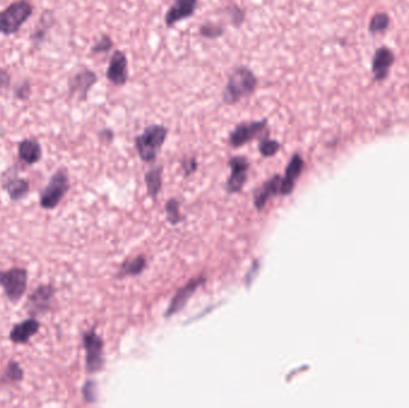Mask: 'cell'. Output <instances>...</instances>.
<instances>
[{
	"instance_id": "1",
	"label": "cell",
	"mask_w": 409,
	"mask_h": 408,
	"mask_svg": "<svg viewBox=\"0 0 409 408\" xmlns=\"http://www.w3.org/2000/svg\"><path fill=\"white\" fill-rule=\"evenodd\" d=\"M259 85V79L253 70L247 66H237L229 75L221 100L226 106H235L252 96Z\"/></svg>"
},
{
	"instance_id": "2",
	"label": "cell",
	"mask_w": 409,
	"mask_h": 408,
	"mask_svg": "<svg viewBox=\"0 0 409 408\" xmlns=\"http://www.w3.org/2000/svg\"><path fill=\"white\" fill-rule=\"evenodd\" d=\"M168 136V128L163 125H150L145 128L144 132L136 136V151L141 160L146 163L156 160L162 146L164 145Z\"/></svg>"
},
{
	"instance_id": "3",
	"label": "cell",
	"mask_w": 409,
	"mask_h": 408,
	"mask_svg": "<svg viewBox=\"0 0 409 408\" xmlns=\"http://www.w3.org/2000/svg\"><path fill=\"white\" fill-rule=\"evenodd\" d=\"M34 8L28 0H17L0 11V34L10 37L25 25V22L32 16Z\"/></svg>"
},
{
	"instance_id": "4",
	"label": "cell",
	"mask_w": 409,
	"mask_h": 408,
	"mask_svg": "<svg viewBox=\"0 0 409 408\" xmlns=\"http://www.w3.org/2000/svg\"><path fill=\"white\" fill-rule=\"evenodd\" d=\"M68 189H70V175L67 169L61 168L56 170L47 186L41 192V208L44 210H54L64 199Z\"/></svg>"
},
{
	"instance_id": "5",
	"label": "cell",
	"mask_w": 409,
	"mask_h": 408,
	"mask_svg": "<svg viewBox=\"0 0 409 408\" xmlns=\"http://www.w3.org/2000/svg\"><path fill=\"white\" fill-rule=\"evenodd\" d=\"M28 286V271L25 268L13 267L0 271V288L13 303L22 300Z\"/></svg>"
},
{
	"instance_id": "6",
	"label": "cell",
	"mask_w": 409,
	"mask_h": 408,
	"mask_svg": "<svg viewBox=\"0 0 409 408\" xmlns=\"http://www.w3.org/2000/svg\"><path fill=\"white\" fill-rule=\"evenodd\" d=\"M83 346L85 350V365L89 374H95L105 366L103 340L95 329H90L83 334Z\"/></svg>"
},
{
	"instance_id": "7",
	"label": "cell",
	"mask_w": 409,
	"mask_h": 408,
	"mask_svg": "<svg viewBox=\"0 0 409 408\" xmlns=\"http://www.w3.org/2000/svg\"><path fill=\"white\" fill-rule=\"evenodd\" d=\"M268 126V119H261V120L245 121L237 125L229 134V145L231 148H241L243 145L248 144L250 141L261 136L264 133L267 132Z\"/></svg>"
},
{
	"instance_id": "8",
	"label": "cell",
	"mask_w": 409,
	"mask_h": 408,
	"mask_svg": "<svg viewBox=\"0 0 409 408\" xmlns=\"http://www.w3.org/2000/svg\"><path fill=\"white\" fill-rule=\"evenodd\" d=\"M97 80L98 77L96 73L89 68H82L68 78V96L77 102H85Z\"/></svg>"
},
{
	"instance_id": "9",
	"label": "cell",
	"mask_w": 409,
	"mask_h": 408,
	"mask_svg": "<svg viewBox=\"0 0 409 408\" xmlns=\"http://www.w3.org/2000/svg\"><path fill=\"white\" fill-rule=\"evenodd\" d=\"M105 77L115 87H124L129 82V60L124 51L112 53Z\"/></svg>"
},
{
	"instance_id": "10",
	"label": "cell",
	"mask_w": 409,
	"mask_h": 408,
	"mask_svg": "<svg viewBox=\"0 0 409 408\" xmlns=\"http://www.w3.org/2000/svg\"><path fill=\"white\" fill-rule=\"evenodd\" d=\"M54 293H56V288L52 284L41 285L35 288L28 298L27 308H28L29 314L35 317L47 312L52 305Z\"/></svg>"
},
{
	"instance_id": "11",
	"label": "cell",
	"mask_w": 409,
	"mask_h": 408,
	"mask_svg": "<svg viewBox=\"0 0 409 408\" xmlns=\"http://www.w3.org/2000/svg\"><path fill=\"white\" fill-rule=\"evenodd\" d=\"M395 63V53L387 46H381L373 54L371 72L373 79L376 82H383L389 76L390 70Z\"/></svg>"
},
{
	"instance_id": "12",
	"label": "cell",
	"mask_w": 409,
	"mask_h": 408,
	"mask_svg": "<svg viewBox=\"0 0 409 408\" xmlns=\"http://www.w3.org/2000/svg\"><path fill=\"white\" fill-rule=\"evenodd\" d=\"M197 6L199 0H174L173 4L165 13V25L168 28H173L174 25L182 20H188L195 13Z\"/></svg>"
},
{
	"instance_id": "13",
	"label": "cell",
	"mask_w": 409,
	"mask_h": 408,
	"mask_svg": "<svg viewBox=\"0 0 409 408\" xmlns=\"http://www.w3.org/2000/svg\"><path fill=\"white\" fill-rule=\"evenodd\" d=\"M229 167L231 169V174L226 182V191L229 193L241 192L248 177V160L243 156L233 157L229 160Z\"/></svg>"
},
{
	"instance_id": "14",
	"label": "cell",
	"mask_w": 409,
	"mask_h": 408,
	"mask_svg": "<svg viewBox=\"0 0 409 408\" xmlns=\"http://www.w3.org/2000/svg\"><path fill=\"white\" fill-rule=\"evenodd\" d=\"M206 279L204 276H199V278H193L190 281L182 286V288L175 293L173 300L169 305V308L165 312V317H173L175 314L180 312L181 309H183L187 302L192 298L193 295L195 293L197 288H200L201 285L204 284Z\"/></svg>"
},
{
	"instance_id": "15",
	"label": "cell",
	"mask_w": 409,
	"mask_h": 408,
	"mask_svg": "<svg viewBox=\"0 0 409 408\" xmlns=\"http://www.w3.org/2000/svg\"><path fill=\"white\" fill-rule=\"evenodd\" d=\"M1 181H3V187L11 200H22L28 196L29 189H30L29 181L17 177L16 174H13L11 169H8V172H5L1 177Z\"/></svg>"
},
{
	"instance_id": "16",
	"label": "cell",
	"mask_w": 409,
	"mask_h": 408,
	"mask_svg": "<svg viewBox=\"0 0 409 408\" xmlns=\"http://www.w3.org/2000/svg\"><path fill=\"white\" fill-rule=\"evenodd\" d=\"M41 324L35 317H32L15 324L10 332V340L15 345H25L28 343L32 336L40 331Z\"/></svg>"
},
{
	"instance_id": "17",
	"label": "cell",
	"mask_w": 409,
	"mask_h": 408,
	"mask_svg": "<svg viewBox=\"0 0 409 408\" xmlns=\"http://www.w3.org/2000/svg\"><path fill=\"white\" fill-rule=\"evenodd\" d=\"M304 168V160L301 155H293L286 167L285 175L281 177L280 193L283 196H289L294 189L298 177H301V170Z\"/></svg>"
},
{
	"instance_id": "18",
	"label": "cell",
	"mask_w": 409,
	"mask_h": 408,
	"mask_svg": "<svg viewBox=\"0 0 409 408\" xmlns=\"http://www.w3.org/2000/svg\"><path fill=\"white\" fill-rule=\"evenodd\" d=\"M18 157L28 165H37L42 158V148L37 139L27 138L18 144Z\"/></svg>"
},
{
	"instance_id": "19",
	"label": "cell",
	"mask_w": 409,
	"mask_h": 408,
	"mask_svg": "<svg viewBox=\"0 0 409 408\" xmlns=\"http://www.w3.org/2000/svg\"><path fill=\"white\" fill-rule=\"evenodd\" d=\"M280 184L281 177L274 175V177H271L268 181H266L265 184L261 186L259 191L254 196V205H255V208L259 211L265 208L266 203L268 201L271 196H275L277 193H280Z\"/></svg>"
},
{
	"instance_id": "20",
	"label": "cell",
	"mask_w": 409,
	"mask_h": 408,
	"mask_svg": "<svg viewBox=\"0 0 409 408\" xmlns=\"http://www.w3.org/2000/svg\"><path fill=\"white\" fill-rule=\"evenodd\" d=\"M56 23V18H54V13L49 10H46L42 15H41L40 22L37 25V28L32 34V42L35 47H39L47 37V32L51 30L53 25Z\"/></svg>"
},
{
	"instance_id": "21",
	"label": "cell",
	"mask_w": 409,
	"mask_h": 408,
	"mask_svg": "<svg viewBox=\"0 0 409 408\" xmlns=\"http://www.w3.org/2000/svg\"><path fill=\"white\" fill-rule=\"evenodd\" d=\"M162 169L161 165H156L150 169L149 172L145 174V182L148 186V192L151 198H156L162 187Z\"/></svg>"
},
{
	"instance_id": "22",
	"label": "cell",
	"mask_w": 409,
	"mask_h": 408,
	"mask_svg": "<svg viewBox=\"0 0 409 408\" xmlns=\"http://www.w3.org/2000/svg\"><path fill=\"white\" fill-rule=\"evenodd\" d=\"M145 267H146V260L144 256H136L132 260L126 261L121 266L120 271L117 272V276L122 278L127 276H138L144 271Z\"/></svg>"
},
{
	"instance_id": "23",
	"label": "cell",
	"mask_w": 409,
	"mask_h": 408,
	"mask_svg": "<svg viewBox=\"0 0 409 408\" xmlns=\"http://www.w3.org/2000/svg\"><path fill=\"white\" fill-rule=\"evenodd\" d=\"M390 17L388 13H375L369 23V32L372 35H377L384 32L387 29L389 28Z\"/></svg>"
},
{
	"instance_id": "24",
	"label": "cell",
	"mask_w": 409,
	"mask_h": 408,
	"mask_svg": "<svg viewBox=\"0 0 409 408\" xmlns=\"http://www.w3.org/2000/svg\"><path fill=\"white\" fill-rule=\"evenodd\" d=\"M23 377H25V372H23V369L20 368V363H17L16 360H10L1 376V381L8 382V383H17L23 380Z\"/></svg>"
},
{
	"instance_id": "25",
	"label": "cell",
	"mask_w": 409,
	"mask_h": 408,
	"mask_svg": "<svg viewBox=\"0 0 409 408\" xmlns=\"http://www.w3.org/2000/svg\"><path fill=\"white\" fill-rule=\"evenodd\" d=\"M224 32L225 29L223 25L211 23V22L201 25L200 28H199V35L204 39H207V40L221 39L224 35Z\"/></svg>"
},
{
	"instance_id": "26",
	"label": "cell",
	"mask_w": 409,
	"mask_h": 408,
	"mask_svg": "<svg viewBox=\"0 0 409 408\" xmlns=\"http://www.w3.org/2000/svg\"><path fill=\"white\" fill-rule=\"evenodd\" d=\"M224 13L230 20V23L235 27V28H240L245 20V11L243 8L237 6V5L231 4L224 8Z\"/></svg>"
},
{
	"instance_id": "27",
	"label": "cell",
	"mask_w": 409,
	"mask_h": 408,
	"mask_svg": "<svg viewBox=\"0 0 409 408\" xmlns=\"http://www.w3.org/2000/svg\"><path fill=\"white\" fill-rule=\"evenodd\" d=\"M266 134L261 138L260 143H259V151H260L261 156L272 157L277 155L278 151L280 150L281 144L275 139H269Z\"/></svg>"
},
{
	"instance_id": "28",
	"label": "cell",
	"mask_w": 409,
	"mask_h": 408,
	"mask_svg": "<svg viewBox=\"0 0 409 408\" xmlns=\"http://www.w3.org/2000/svg\"><path fill=\"white\" fill-rule=\"evenodd\" d=\"M112 49H114V42H112V37L109 35H100V39L90 49V54L98 56V54L110 52Z\"/></svg>"
},
{
	"instance_id": "29",
	"label": "cell",
	"mask_w": 409,
	"mask_h": 408,
	"mask_svg": "<svg viewBox=\"0 0 409 408\" xmlns=\"http://www.w3.org/2000/svg\"><path fill=\"white\" fill-rule=\"evenodd\" d=\"M165 212L168 216V220L171 224H178L182 217L180 213V203L176 199H170L165 205Z\"/></svg>"
},
{
	"instance_id": "30",
	"label": "cell",
	"mask_w": 409,
	"mask_h": 408,
	"mask_svg": "<svg viewBox=\"0 0 409 408\" xmlns=\"http://www.w3.org/2000/svg\"><path fill=\"white\" fill-rule=\"evenodd\" d=\"M32 95V84L30 80L25 79L20 82V84H17L13 89V97L16 100L27 101Z\"/></svg>"
},
{
	"instance_id": "31",
	"label": "cell",
	"mask_w": 409,
	"mask_h": 408,
	"mask_svg": "<svg viewBox=\"0 0 409 408\" xmlns=\"http://www.w3.org/2000/svg\"><path fill=\"white\" fill-rule=\"evenodd\" d=\"M82 392H83V396H84L85 401H88V402H95V401H96V383H95L93 381H88V382H85Z\"/></svg>"
},
{
	"instance_id": "32",
	"label": "cell",
	"mask_w": 409,
	"mask_h": 408,
	"mask_svg": "<svg viewBox=\"0 0 409 408\" xmlns=\"http://www.w3.org/2000/svg\"><path fill=\"white\" fill-rule=\"evenodd\" d=\"M10 82H11L10 73L6 70L0 68V96L6 95V91L10 88Z\"/></svg>"
},
{
	"instance_id": "33",
	"label": "cell",
	"mask_w": 409,
	"mask_h": 408,
	"mask_svg": "<svg viewBox=\"0 0 409 408\" xmlns=\"http://www.w3.org/2000/svg\"><path fill=\"white\" fill-rule=\"evenodd\" d=\"M182 169L185 172L186 177H188L190 174L195 172L197 168V162L194 157L192 158H186V160H182Z\"/></svg>"
},
{
	"instance_id": "34",
	"label": "cell",
	"mask_w": 409,
	"mask_h": 408,
	"mask_svg": "<svg viewBox=\"0 0 409 408\" xmlns=\"http://www.w3.org/2000/svg\"><path fill=\"white\" fill-rule=\"evenodd\" d=\"M100 141H110L114 139V133H112V129H109V128H105V129H102L100 132Z\"/></svg>"
},
{
	"instance_id": "35",
	"label": "cell",
	"mask_w": 409,
	"mask_h": 408,
	"mask_svg": "<svg viewBox=\"0 0 409 408\" xmlns=\"http://www.w3.org/2000/svg\"><path fill=\"white\" fill-rule=\"evenodd\" d=\"M257 269H259V264H257V261H255L253 273L257 272ZM252 281H253V274H252V271H249L248 276H245V284L249 285Z\"/></svg>"
}]
</instances>
